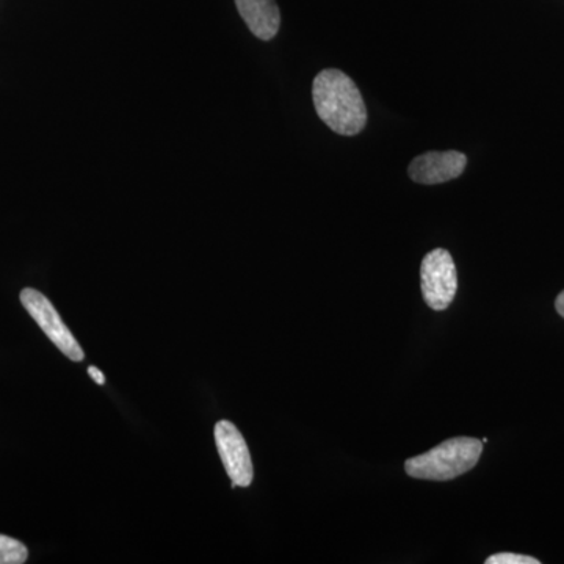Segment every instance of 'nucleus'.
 I'll return each mask as SVG.
<instances>
[{
  "instance_id": "nucleus-4",
  "label": "nucleus",
  "mask_w": 564,
  "mask_h": 564,
  "mask_svg": "<svg viewBox=\"0 0 564 564\" xmlns=\"http://www.w3.org/2000/svg\"><path fill=\"white\" fill-rule=\"evenodd\" d=\"M21 303L25 307L36 325L43 329V333L52 340V344L69 358L70 361H84V350L76 337L69 332L68 326L62 321L54 304L35 289H24L21 292Z\"/></svg>"
},
{
  "instance_id": "nucleus-11",
  "label": "nucleus",
  "mask_w": 564,
  "mask_h": 564,
  "mask_svg": "<svg viewBox=\"0 0 564 564\" xmlns=\"http://www.w3.org/2000/svg\"><path fill=\"white\" fill-rule=\"evenodd\" d=\"M555 310H556V313L562 315V317L564 318V291L562 293H560L558 296H556Z\"/></svg>"
},
{
  "instance_id": "nucleus-3",
  "label": "nucleus",
  "mask_w": 564,
  "mask_h": 564,
  "mask_svg": "<svg viewBox=\"0 0 564 564\" xmlns=\"http://www.w3.org/2000/svg\"><path fill=\"white\" fill-rule=\"evenodd\" d=\"M422 295L434 311H445L458 291V273L451 252L437 248L423 258L421 267Z\"/></svg>"
},
{
  "instance_id": "nucleus-1",
  "label": "nucleus",
  "mask_w": 564,
  "mask_h": 564,
  "mask_svg": "<svg viewBox=\"0 0 564 564\" xmlns=\"http://www.w3.org/2000/svg\"><path fill=\"white\" fill-rule=\"evenodd\" d=\"M315 110L339 135L352 137L366 128L367 109L358 85L339 69H323L313 84Z\"/></svg>"
},
{
  "instance_id": "nucleus-2",
  "label": "nucleus",
  "mask_w": 564,
  "mask_h": 564,
  "mask_svg": "<svg viewBox=\"0 0 564 564\" xmlns=\"http://www.w3.org/2000/svg\"><path fill=\"white\" fill-rule=\"evenodd\" d=\"M484 452V443L475 437H454L436 445L426 454L404 463V470L419 480L448 481L473 470Z\"/></svg>"
},
{
  "instance_id": "nucleus-5",
  "label": "nucleus",
  "mask_w": 564,
  "mask_h": 564,
  "mask_svg": "<svg viewBox=\"0 0 564 564\" xmlns=\"http://www.w3.org/2000/svg\"><path fill=\"white\" fill-rule=\"evenodd\" d=\"M215 444L220 454L223 466L232 480V488H248L252 484L254 470L247 441L237 426L229 421H220L215 425Z\"/></svg>"
},
{
  "instance_id": "nucleus-10",
  "label": "nucleus",
  "mask_w": 564,
  "mask_h": 564,
  "mask_svg": "<svg viewBox=\"0 0 564 564\" xmlns=\"http://www.w3.org/2000/svg\"><path fill=\"white\" fill-rule=\"evenodd\" d=\"M88 373H90V377L93 378V380L96 381V383H98V384L106 383V378H104L101 370L96 369V367L91 366L90 369H88Z\"/></svg>"
},
{
  "instance_id": "nucleus-9",
  "label": "nucleus",
  "mask_w": 564,
  "mask_h": 564,
  "mask_svg": "<svg viewBox=\"0 0 564 564\" xmlns=\"http://www.w3.org/2000/svg\"><path fill=\"white\" fill-rule=\"evenodd\" d=\"M540 560L533 558V556L510 554V552H503V554H497L489 556L486 560V564H540Z\"/></svg>"
},
{
  "instance_id": "nucleus-6",
  "label": "nucleus",
  "mask_w": 564,
  "mask_h": 564,
  "mask_svg": "<svg viewBox=\"0 0 564 564\" xmlns=\"http://www.w3.org/2000/svg\"><path fill=\"white\" fill-rule=\"evenodd\" d=\"M467 158L458 151H430L410 163L408 174L411 180L423 185L444 184L462 176Z\"/></svg>"
},
{
  "instance_id": "nucleus-8",
  "label": "nucleus",
  "mask_w": 564,
  "mask_h": 564,
  "mask_svg": "<svg viewBox=\"0 0 564 564\" xmlns=\"http://www.w3.org/2000/svg\"><path fill=\"white\" fill-rule=\"evenodd\" d=\"M28 556V547L21 541L0 534V564H22Z\"/></svg>"
},
{
  "instance_id": "nucleus-7",
  "label": "nucleus",
  "mask_w": 564,
  "mask_h": 564,
  "mask_svg": "<svg viewBox=\"0 0 564 564\" xmlns=\"http://www.w3.org/2000/svg\"><path fill=\"white\" fill-rule=\"evenodd\" d=\"M236 7L256 39L270 41L280 32L281 13L274 0H236Z\"/></svg>"
}]
</instances>
